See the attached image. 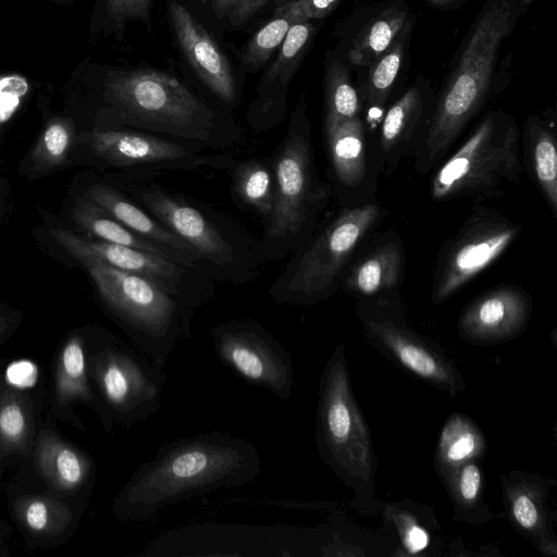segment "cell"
Returning a JSON list of instances; mask_svg holds the SVG:
<instances>
[{
    "instance_id": "1",
    "label": "cell",
    "mask_w": 557,
    "mask_h": 557,
    "mask_svg": "<svg viewBox=\"0 0 557 557\" xmlns=\"http://www.w3.org/2000/svg\"><path fill=\"white\" fill-rule=\"evenodd\" d=\"M261 471L257 447L222 431L172 441L143 462L116 496L125 521L147 522L162 509L223 487H240Z\"/></svg>"
},
{
    "instance_id": "2",
    "label": "cell",
    "mask_w": 557,
    "mask_h": 557,
    "mask_svg": "<svg viewBox=\"0 0 557 557\" xmlns=\"http://www.w3.org/2000/svg\"><path fill=\"white\" fill-rule=\"evenodd\" d=\"M531 1H487L411 154L417 172L434 170L484 107L492 91L500 44Z\"/></svg>"
},
{
    "instance_id": "3",
    "label": "cell",
    "mask_w": 557,
    "mask_h": 557,
    "mask_svg": "<svg viewBox=\"0 0 557 557\" xmlns=\"http://www.w3.org/2000/svg\"><path fill=\"white\" fill-rule=\"evenodd\" d=\"M315 441L323 462L351 488L352 507L375 515L376 458L369 429L352 394L344 344L330 356L320 379Z\"/></svg>"
},
{
    "instance_id": "4",
    "label": "cell",
    "mask_w": 557,
    "mask_h": 557,
    "mask_svg": "<svg viewBox=\"0 0 557 557\" xmlns=\"http://www.w3.org/2000/svg\"><path fill=\"white\" fill-rule=\"evenodd\" d=\"M313 152L310 121L301 100L272 161L274 203L263 238L270 259H280L308 242L327 205L330 188L320 180Z\"/></svg>"
},
{
    "instance_id": "5",
    "label": "cell",
    "mask_w": 557,
    "mask_h": 557,
    "mask_svg": "<svg viewBox=\"0 0 557 557\" xmlns=\"http://www.w3.org/2000/svg\"><path fill=\"white\" fill-rule=\"evenodd\" d=\"M520 138L512 116L500 111L486 113L436 166L430 183L432 199L481 203L504 197L521 180Z\"/></svg>"
},
{
    "instance_id": "6",
    "label": "cell",
    "mask_w": 557,
    "mask_h": 557,
    "mask_svg": "<svg viewBox=\"0 0 557 557\" xmlns=\"http://www.w3.org/2000/svg\"><path fill=\"white\" fill-rule=\"evenodd\" d=\"M385 214L375 201L344 208L297 249L271 287V297L278 304L297 306H312L331 297L358 248Z\"/></svg>"
},
{
    "instance_id": "7",
    "label": "cell",
    "mask_w": 557,
    "mask_h": 557,
    "mask_svg": "<svg viewBox=\"0 0 557 557\" xmlns=\"http://www.w3.org/2000/svg\"><path fill=\"white\" fill-rule=\"evenodd\" d=\"M104 96L124 123L214 145L215 114L175 77L151 69L114 71Z\"/></svg>"
},
{
    "instance_id": "8",
    "label": "cell",
    "mask_w": 557,
    "mask_h": 557,
    "mask_svg": "<svg viewBox=\"0 0 557 557\" xmlns=\"http://www.w3.org/2000/svg\"><path fill=\"white\" fill-rule=\"evenodd\" d=\"M82 263L102 300L125 325L141 354L163 368L176 344L190 335V310L143 275L92 260Z\"/></svg>"
},
{
    "instance_id": "9",
    "label": "cell",
    "mask_w": 557,
    "mask_h": 557,
    "mask_svg": "<svg viewBox=\"0 0 557 557\" xmlns=\"http://www.w3.org/2000/svg\"><path fill=\"white\" fill-rule=\"evenodd\" d=\"M356 314L367 339L407 372L449 396L466 388L461 372L444 349L410 327L399 292L358 299Z\"/></svg>"
},
{
    "instance_id": "10",
    "label": "cell",
    "mask_w": 557,
    "mask_h": 557,
    "mask_svg": "<svg viewBox=\"0 0 557 557\" xmlns=\"http://www.w3.org/2000/svg\"><path fill=\"white\" fill-rule=\"evenodd\" d=\"M521 232V224L478 203L438 255L431 286L433 304L446 301L495 263Z\"/></svg>"
},
{
    "instance_id": "11",
    "label": "cell",
    "mask_w": 557,
    "mask_h": 557,
    "mask_svg": "<svg viewBox=\"0 0 557 557\" xmlns=\"http://www.w3.org/2000/svg\"><path fill=\"white\" fill-rule=\"evenodd\" d=\"M88 373L111 414L129 426L144 421L162 407L166 375L120 344H108L88 355Z\"/></svg>"
},
{
    "instance_id": "12",
    "label": "cell",
    "mask_w": 557,
    "mask_h": 557,
    "mask_svg": "<svg viewBox=\"0 0 557 557\" xmlns=\"http://www.w3.org/2000/svg\"><path fill=\"white\" fill-rule=\"evenodd\" d=\"M218 358L248 384L287 400L295 382L290 354L260 323L234 320L210 331Z\"/></svg>"
},
{
    "instance_id": "13",
    "label": "cell",
    "mask_w": 557,
    "mask_h": 557,
    "mask_svg": "<svg viewBox=\"0 0 557 557\" xmlns=\"http://www.w3.org/2000/svg\"><path fill=\"white\" fill-rule=\"evenodd\" d=\"M90 150L116 166L161 168L223 166L228 157L197 156L185 146L141 132L94 129L85 134Z\"/></svg>"
},
{
    "instance_id": "14",
    "label": "cell",
    "mask_w": 557,
    "mask_h": 557,
    "mask_svg": "<svg viewBox=\"0 0 557 557\" xmlns=\"http://www.w3.org/2000/svg\"><path fill=\"white\" fill-rule=\"evenodd\" d=\"M532 306L531 295L520 286H495L465 307L458 320L459 336L473 345L511 341L525 329Z\"/></svg>"
},
{
    "instance_id": "15",
    "label": "cell",
    "mask_w": 557,
    "mask_h": 557,
    "mask_svg": "<svg viewBox=\"0 0 557 557\" xmlns=\"http://www.w3.org/2000/svg\"><path fill=\"white\" fill-rule=\"evenodd\" d=\"M553 485L550 479L521 470H512L502 478L508 520L546 557L557 556L555 515L548 504Z\"/></svg>"
},
{
    "instance_id": "16",
    "label": "cell",
    "mask_w": 557,
    "mask_h": 557,
    "mask_svg": "<svg viewBox=\"0 0 557 557\" xmlns=\"http://www.w3.org/2000/svg\"><path fill=\"white\" fill-rule=\"evenodd\" d=\"M54 240L81 262L92 260L111 268L143 275L172 295L185 273L184 265L158 255L123 245L79 236L65 228L51 230Z\"/></svg>"
},
{
    "instance_id": "17",
    "label": "cell",
    "mask_w": 557,
    "mask_h": 557,
    "mask_svg": "<svg viewBox=\"0 0 557 557\" xmlns=\"http://www.w3.org/2000/svg\"><path fill=\"white\" fill-rule=\"evenodd\" d=\"M139 198L151 215L185 240L200 258L219 267L233 263L232 246L196 208L154 185L143 188Z\"/></svg>"
},
{
    "instance_id": "18",
    "label": "cell",
    "mask_w": 557,
    "mask_h": 557,
    "mask_svg": "<svg viewBox=\"0 0 557 557\" xmlns=\"http://www.w3.org/2000/svg\"><path fill=\"white\" fill-rule=\"evenodd\" d=\"M330 162L336 182L346 190L361 191L382 170L377 140L358 115L349 120L324 121Z\"/></svg>"
},
{
    "instance_id": "19",
    "label": "cell",
    "mask_w": 557,
    "mask_h": 557,
    "mask_svg": "<svg viewBox=\"0 0 557 557\" xmlns=\"http://www.w3.org/2000/svg\"><path fill=\"white\" fill-rule=\"evenodd\" d=\"M168 13L178 45L202 83L221 100L233 102L235 78L223 51L177 0L168 1Z\"/></svg>"
},
{
    "instance_id": "20",
    "label": "cell",
    "mask_w": 557,
    "mask_h": 557,
    "mask_svg": "<svg viewBox=\"0 0 557 557\" xmlns=\"http://www.w3.org/2000/svg\"><path fill=\"white\" fill-rule=\"evenodd\" d=\"M406 269L400 236L387 232L348 265L342 288L349 295L370 298L399 292Z\"/></svg>"
},
{
    "instance_id": "21",
    "label": "cell",
    "mask_w": 557,
    "mask_h": 557,
    "mask_svg": "<svg viewBox=\"0 0 557 557\" xmlns=\"http://www.w3.org/2000/svg\"><path fill=\"white\" fill-rule=\"evenodd\" d=\"M428 96L420 86L410 87L385 112L377 137L382 170L391 175L411 156L430 117Z\"/></svg>"
},
{
    "instance_id": "22",
    "label": "cell",
    "mask_w": 557,
    "mask_h": 557,
    "mask_svg": "<svg viewBox=\"0 0 557 557\" xmlns=\"http://www.w3.org/2000/svg\"><path fill=\"white\" fill-rule=\"evenodd\" d=\"M84 197L137 235L171 251L182 265H191L200 259L197 251L185 240L112 187L102 184L92 185L86 190Z\"/></svg>"
},
{
    "instance_id": "23",
    "label": "cell",
    "mask_w": 557,
    "mask_h": 557,
    "mask_svg": "<svg viewBox=\"0 0 557 557\" xmlns=\"http://www.w3.org/2000/svg\"><path fill=\"white\" fill-rule=\"evenodd\" d=\"M522 164L543 195L552 214H557V147L554 122L530 116L523 131Z\"/></svg>"
},
{
    "instance_id": "24",
    "label": "cell",
    "mask_w": 557,
    "mask_h": 557,
    "mask_svg": "<svg viewBox=\"0 0 557 557\" xmlns=\"http://www.w3.org/2000/svg\"><path fill=\"white\" fill-rule=\"evenodd\" d=\"M35 463L39 474L52 487L75 492L90 478L91 460L50 430H42L36 441Z\"/></svg>"
},
{
    "instance_id": "25",
    "label": "cell",
    "mask_w": 557,
    "mask_h": 557,
    "mask_svg": "<svg viewBox=\"0 0 557 557\" xmlns=\"http://www.w3.org/2000/svg\"><path fill=\"white\" fill-rule=\"evenodd\" d=\"M312 36L313 25L309 21L297 22L288 29L277 58L263 76L259 88L257 117L252 122L256 128H263L265 117H273L276 95L283 94V88H286L299 65ZM272 122L274 123L273 119Z\"/></svg>"
},
{
    "instance_id": "26",
    "label": "cell",
    "mask_w": 557,
    "mask_h": 557,
    "mask_svg": "<svg viewBox=\"0 0 557 557\" xmlns=\"http://www.w3.org/2000/svg\"><path fill=\"white\" fill-rule=\"evenodd\" d=\"M486 450V441L480 428L463 413H453L441 431L435 450V467L444 479L458 467L480 460Z\"/></svg>"
},
{
    "instance_id": "27",
    "label": "cell",
    "mask_w": 557,
    "mask_h": 557,
    "mask_svg": "<svg viewBox=\"0 0 557 557\" xmlns=\"http://www.w3.org/2000/svg\"><path fill=\"white\" fill-rule=\"evenodd\" d=\"M72 216L82 230L97 239L158 255L181 264L171 251L137 235L84 196L76 200Z\"/></svg>"
},
{
    "instance_id": "28",
    "label": "cell",
    "mask_w": 557,
    "mask_h": 557,
    "mask_svg": "<svg viewBox=\"0 0 557 557\" xmlns=\"http://www.w3.org/2000/svg\"><path fill=\"white\" fill-rule=\"evenodd\" d=\"M442 481L459 521L480 524L491 519L492 512L484 502V479L479 460L463 463Z\"/></svg>"
},
{
    "instance_id": "29",
    "label": "cell",
    "mask_w": 557,
    "mask_h": 557,
    "mask_svg": "<svg viewBox=\"0 0 557 557\" xmlns=\"http://www.w3.org/2000/svg\"><path fill=\"white\" fill-rule=\"evenodd\" d=\"M382 511L398 533L401 552L397 556L425 555L433 547L437 523L426 507L401 500L386 505Z\"/></svg>"
},
{
    "instance_id": "30",
    "label": "cell",
    "mask_w": 557,
    "mask_h": 557,
    "mask_svg": "<svg viewBox=\"0 0 557 557\" xmlns=\"http://www.w3.org/2000/svg\"><path fill=\"white\" fill-rule=\"evenodd\" d=\"M88 375L84 341L79 335H74L65 342L57 360L54 389L59 407L73 401L94 400Z\"/></svg>"
},
{
    "instance_id": "31",
    "label": "cell",
    "mask_w": 557,
    "mask_h": 557,
    "mask_svg": "<svg viewBox=\"0 0 557 557\" xmlns=\"http://www.w3.org/2000/svg\"><path fill=\"white\" fill-rule=\"evenodd\" d=\"M33 416L26 396L18 389L0 392V457L27 454L30 448Z\"/></svg>"
},
{
    "instance_id": "32",
    "label": "cell",
    "mask_w": 557,
    "mask_h": 557,
    "mask_svg": "<svg viewBox=\"0 0 557 557\" xmlns=\"http://www.w3.org/2000/svg\"><path fill=\"white\" fill-rule=\"evenodd\" d=\"M13 510L18 522L37 536L61 534L73 518L72 509L48 495H24L15 499Z\"/></svg>"
},
{
    "instance_id": "33",
    "label": "cell",
    "mask_w": 557,
    "mask_h": 557,
    "mask_svg": "<svg viewBox=\"0 0 557 557\" xmlns=\"http://www.w3.org/2000/svg\"><path fill=\"white\" fill-rule=\"evenodd\" d=\"M234 189L245 205L269 218L275 194L272 164L258 159L242 162L234 174Z\"/></svg>"
},
{
    "instance_id": "34",
    "label": "cell",
    "mask_w": 557,
    "mask_h": 557,
    "mask_svg": "<svg viewBox=\"0 0 557 557\" xmlns=\"http://www.w3.org/2000/svg\"><path fill=\"white\" fill-rule=\"evenodd\" d=\"M74 138V127L70 120L52 117L30 152V170L38 174L51 173L67 162Z\"/></svg>"
},
{
    "instance_id": "35",
    "label": "cell",
    "mask_w": 557,
    "mask_h": 557,
    "mask_svg": "<svg viewBox=\"0 0 557 557\" xmlns=\"http://www.w3.org/2000/svg\"><path fill=\"white\" fill-rule=\"evenodd\" d=\"M408 30L407 22L391 46L371 63L364 94L371 109L381 110L388 99L401 66Z\"/></svg>"
},
{
    "instance_id": "36",
    "label": "cell",
    "mask_w": 557,
    "mask_h": 557,
    "mask_svg": "<svg viewBox=\"0 0 557 557\" xmlns=\"http://www.w3.org/2000/svg\"><path fill=\"white\" fill-rule=\"evenodd\" d=\"M407 24L406 12L388 10L375 18L361 34L351 51V58L357 63H372L394 41Z\"/></svg>"
},
{
    "instance_id": "37",
    "label": "cell",
    "mask_w": 557,
    "mask_h": 557,
    "mask_svg": "<svg viewBox=\"0 0 557 557\" xmlns=\"http://www.w3.org/2000/svg\"><path fill=\"white\" fill-rule=\"evenodd\" d=\"M359 95L350 82L347 70L341 63L330 67L325 83L324 121L349 120L359 115Z\"/></svg>"
},
{
    "instance_id": "38",
    "label": "cell",
    "mask_w": 557,
    "mask_h": 557,
    "mask_svg": "<svg viewBox=\"0 0 557 557\" xmlns=\"http://www.w3.org/2000/svg\"><path fill=\"white\" fill-rule=\"evenodd\" d=\"M297 23L286 15H274L248 42L243 62L249 70L262 66L284 41L288 29Z\"/></svg>"
},
{
    "instance_id": "39",
    "label": "cell",
    "mask_w": 557,
    "mask_h": 557,
    "mask_svg": "<svg viewBox=\"0 0 557 557\" xmlns=\"http://www.w3.org/2000/svg\"><path fill=\"white\" fill-rule=\"evenodd\" d=\"M28 89L27 79L21 75L0 76V125L13 116Z\"/></svg>"
},
{
    "instance_id": "40",
    "label": "cell",
    "mask_w": 557,
    "mask_h": 557,
    "mask_svg": "<svg viewBox=\"0 0 557 557\" xmlns=\"http://www.w3.org/2000/svg\"><path fill=\"white\" fill-rule=\"evenodd\" d=\"M338 0H295L276 7L274 15H286L296 22L326 15Z\"/></svg>"
},
{
    "instance_id": "41",
    "label": "cell",
    "mask_w": 557,
    "mask_h": 557,
    "mask_svg": "<svg viewBox=\"0 0 557 557\" xmlns=\"http://www.w3.org/2000/svg\"><path fill=\"white\" fill-rule=\"evenodd\" d=\"M268 0H212V8L219 17L238 26L248 21Z\"/></svg>"
},
{
    "instance_id": "42",
    "label": "cell",
    "mask_w": 557,
    "mask_h": 557,
    "mask_svg": "<svg viewBox=\"0 0 557 557\" xmlns=\"http://www.w3.org/2000/svg\"><path fill=\"white\" fill-rule=\"evenodd\" d=\"M109 16L116 23L140 20L150 27V0H107Z\"/></svg>"
},
{
    "instance_id": "43",
    "label": "cell",
    "mask_w": 557,
    "mask_h": 557,
    "mask_svg": "<svg viewBox=\"0 0 557 557\" xmlns=\"http://www.w3.org/2000/svg\"><path fill=\"white\" fill-rule=\"evenodd\" d=\"M8 327V320L0 315V336L5 332Z\"/></svg>"
},
{
    "instance_id": "44",
    "label": "cell",
    "mask_w": 557,
    "mask_h": 557,
    "mask_svg": "<svg viewBox=\"0 0 557 557\" xmlns=\"http://www.w3.org/2000/svg\"><path fill=\"white\" fill-rule=\"evenodd\" d=\"M436 4H447V3H450V2H454L456 0H430Z\"/></svg>"
},
{
    "instance_id": "45",
    "label": "cell",
    "mask_w": 557,
    "mask_h": 557,
    "mask_svg": "<svg viewBox=\"0 0 557 557\" xmlns=\"http://www.w3.org/2000/svg\"><path fill=\"white\" fill-rule=\"evenodd\" d=\"M292 1H295V0H275V5L280 7V5H283V4L292 2Z\"/></svg>"
},
{
    "instance_id": "46",
    "label": "cell",
    "mask_w": 557,
    "mask_h": 557,
    "mask_svg": "<svg viewBox=\"0 0 557 557\" xmlns=\"http://www.w3.org/2000/svg\"><path fill=\"white\" fill-rule=\"evenodd\" d=\"M200 1H202V2H208L209 0H200Z\"/></svg>"
}]
</instances>
